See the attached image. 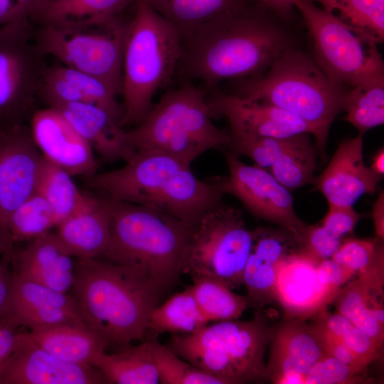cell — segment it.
<instances>
[{
  "instance_id": "cell-2",
  "label": "cell",
  "mask_w": 384,
  "mask_h": 384,
  "mask_svg": "<svg viewBox=\"0 0 384 384\" xmlns=\"http://www.w3.org/2000/svg\"><path fill=\"white\" fill-rule=\"evenodd\" d=\"M71 290L86 325L119 348L143 340L162 294L139 270L98 258L78 259Z\"/></svg>"
},
{
  "instance_id": "cell-37",
  "label": "cell",
  "mask_w": 384,
  "mask_h": 384,
  "mask_svg": "<svg viewBox=\"0 0 384 384\" xmlns=\"http://www.w3.org/2000/svg\"><path fill=\"white\" fill-rule=\"evenodd\" d=\"M281 260L251 251L242 275L249 306L261 308L274 301L277 265Z\"/></svg>"
},
{
  "instance_id": "cell-39",
  "label": "cell",
  "mask_w": 384,
  "mask_h": 384,
  "mask_svg": "<svg viewBox=\"0 0 384 384\" xmlns=\"http://www.w3.org/2000/svg\"><path fill=\"white\" fill-rule=\"evenodd\" d=\"M52 68L80 91L86 102L103 108L120 124L123 110L117 100V95L103 80L63 65Z\"/></svg>"
},
{
  "instance_id": "cell-4",
  "label": "cell",
  "mask_w": 384,
  "mask_h": 384,
  "mask_svg": "<svg viewBox=\"0 0 384 384\" xmlns=\"http://www.w3.org/2000/svg\"><path fill=\"white\" fill-rule=\"evenodd\" d=\"M108 200L110 238L101 257L139 270L163 293L181 274L194 225L152 208Z\"/></svg>"
},
{
  "instance_id": "cell-9",
  "label": "cell",
  "mask_w": 384,
  "mask_h": 384,
  "mask_svg": "<svg viewBox=\"0 0 384 384\" xmlns=\"http://www.w3.org/2000/svg\"><path fill=\"white\" fill-rule=\"evenodd\" d=\"M295 8L311 36L313 58L332 80L351 87L384 80L383 61L376 43L313 1L297 0Z\"/></svg>"
},
{
  "instance_id": "cell-1",
  "label": "cell",
  "mask_w": 384,
  "mask_h": 384,
  "mask_svg": "<svg viewBox=\"0 0 384 384\" xmlns=\"http://www.w3.org/2000/svg\"><path fill=\"white\" fill-rule=\"evenodd\" d=\"M280 18L252 1L204 23L182 37L178 68L184 78L203 82L206 91L224 80L259 77L293 47Z\"/></svg>"
},
{
  "instance_id": "cell-36",
  "label": "cell",
  "mask_w": 384,
  "mask_h": 384,
  "mask_svg": "<svg viewBox=\"0 0 384 384\" xmlns=\"http://www.w3.org/2000/svg\"><path fill=\"white\" fill-rule=\"evenodd\" d=\"M359 36L377 45L384 39V0H335L334 11Z\"/></svg>"
},
{
  "instance_id": "cell-40",
  "label": "cell",
  "mask_w": 384,
  "mask_h": 384,
  "mask_svg": "<svg viewBox=\"0 0 384 384\" xmlns=\"http://www.w3.org/2000/svg\"><path fill=\"white\" fill-rule=\"evenodd\" d=\"M315 317L368 366L380 357L373 339L342 315L324 310Z\"/></svg>"
},
{
  "instance_id": "cell-43",
  "label": "cell",
  "mask_w": 384,
  "mask_h": 384,
  "mask_svg": "<svg viewBox=\"0 0 384 384\" xmlns=\"http://www.w3.org/2000/svg\"><path fill=\"white\" fill-rule=\"evenodd\" d=\"M349 366L325 353L309 370L305 384H349L365 383L366 379Z\"/></svg>"
},
{
  "instance_id": "cell-44",
  "label": "cell",
  "mask_w": 384,
  "mask_h": 384,
  "mask_svg": "<svg viewBox=\"0 0 384 384\" xmlns=\"http://www.w3.org/2000/svg\"><path fill=\"white\" fill-rule=\"evenodd\" d=\"M38 95L48 107L54 108L68 103L86 102L80 91L52 66L46 67L42 74Z\"/></svg>"
},
{
  "instance_id": "cell-20",
  "label": "cell",
  "mask_w": 384,
  "mask_h": 384,
  "mask_svg": "<svg viewBox=\"0 0 384 384\" xmlns=\"http://www.w3.org/2000/svg\"><path fill=\"white\" fill-rule=\"evenodd\" d=\"M363 136L342 141L326 168L314 178L311 183L329 204L353 206L362 196L377 191L382 175L364 163Z\"/></svg>"
},
{
  "instance_id": "cell-16",
  "label": "cell",
  "mask_w": 384,
  "mask_h": 384,
  "mask_svg": "<svg viewBox=\"0 0 384 384\" xmlns=\"http://www.w3.org/2000/svg\"><path fill=\"white\" fill-rule=\"evenodd\" d=\"M208 99L214 117L221 116L228 120L232 138L314 134L312 129L302 119L273 105L249 101L215 89Z\"/></svg>"
},
{
  "instance_id": "cell-17",
  "label": "cell",
  "mask_w": 384,
  "mask_h": 384,
  "mask_svg": "<svg viewBox=\"0 0 384 384\" xmlns=\"http://www.w3.org/2000/svg\"><path fill=\"white\" fill-rule=\"evenodd\" d=\"M43 157L62 167L72 176L95 174L97 163L87 142L55 108L37 110L29 127Z\"/></svg>"
},
{
  "instance_id": "cell-12",
  "label": "cell",
  "mask_w": 384,
  "mask_h": 384,
  "mask_svg": "<svg viewBox=\"0 0 384 384\" xmlns=\"http://www.w3.org/2000/svg\"><path fill=\"white\" fill-rule=\"evenodd\" d=\"M31 25L0 29V129L23 124L46 68Z\"/></svg>"
},
{
  "instance_id": "cell-55",
  "label": "cell",
  "mask_w": 384,
  "mask_h": 384,
  "mask_svg": "<svg viewBox=\"0 0 384 384\" xmlns=\"http://www.w3.org/2000/svg\"><path fill=\"white\" fill-rule=\"evenodd\" d=\"M13 247L14 244L9 236L0 231V255L10 251Z\"/></svg>"
},
{
  "instance_id": "cell-18",
  "label": "cell",
  "mask_w": 384,
  "mask_h": 384,
  "mask_svg": "<svg viewBox=\"0 0 384 384\" xmlns=\"http://www.w3.org/2000/svg\"><path fill=\"white\" fill-rule=\"evenodd\" d=\"M317 265L297 250L279 262L274 301L283 309V319L306 320L332 303L336 294L319 279Z\"/></svg>"
},
{
  "instance_id": "cell-23",
  "label": "cell",
  "mask_w": 384,
  "mask_h": 384,
  "mask_svg": "<svg viewBox=\"0 0 384 384\" xmlns=\"http://www.w3.org/2000/svg\"><path fill=\"white\" fill-rule=\"evenodd\" d=\"M73 258L51 232L30 241L25 247L13 248L11 253L16 274L63 293H68L74 282Z\"/></svg>"
},
{
  "instance_id": "cell-6",
  "label": "cell",
  "mask_w": 384,
  "mask_h": 384,
  "mask_svg": "<svg viewBox=\"0 0 384 384\" xmlns=\"http://www.w3.org/2000/svg\"><path fill=\"white\" fill-rule=\"evenodd\" d=\"M134 4L123 53L122 127L138 124L149 112L156 92L178 69L182 50L181 36L173 24L145 0Z\"/></svg>"
},
{
  "instance_id": "cell-53",
  "label": "cell",
  "mask_w": 384,
  "mask_h": 384,
  "mask_svg": "<svg viewBox=\"0 0 384 384\" xmlns=\"http://www.w3.org/2000/svg\"><path fill=\"white\" fill-rule=\"evenodd\" d=\"M375 233L380 238H384V197L380 193L375 202L372 213Z\"/></svg>"
},
{
  "instance_id": "cell-15",
  "label": "cell",
  "mask_w": 384,
  "mask_h": 384,
  "mask_svg": "<svg viewBox=\"0 0 384 384\" xmlns=\"http://www.w3.org/2000/svg\"><path fill=\"white\" fill-rule=\"evenodd\" d=\"M108 383L93 366L63 361L21 332L14 352L0 365V384Z\"/></svg>"
},
{
  "instance_id": "cell-25",
  "label": "cell",
  "mask_w": 384,
  "mask_h": 384,
  "mask_svg": "<svg viewBox=\"0 0 384 384\" xmlns=\"http://www.w3.org/2000/svg\"><path fill=\"white\" fill-rule=\"evenodd\" d=\"M55 108L104 161H127L135 154L127 131L103 108L87 102L68 103Z\"/></svg>"
},
{
  "instance_id": "cell-54",
  "label": "cell",
  "mask_w": 384,
  "mask_h": 384,
  "mask_svg": "<svg viewBox=\"0 0 384 384\" xmlns=\"http://www.w3.org/2000/svg\"><path fill=\"white\" fill-rule=\"evenodd\" d=\"M375 173L383 175L384 173V151L382 148L374 156L370 167Z\"/></svg>"
},
{
  "instance_id": "cell-48",
  "label": "cell",
  "mask_w": 384,
  "mask_h": 384,
  "mask_svg": "<svg viewBox=\"0 0 384 384\" xmlns=\"http://www.w3.org/2000/svg\"><path fill=\"white\" fill-rule=\"evenodd\" d=\"M39 0H0V29L31 25L30 21Z\"/></svg>"
},
{
  "instance_id": "cell-32",
  "label": "cell",
  "mask_w": 384,
  "mask_h": 384,
  "mask_svg": "<svg viewBox=\"0 0 384 384\" xmlns=\"http://www.w3.org/2000/svg\"><path fill=\"white\" fill-rule=\"evenodd\" d=\"M36 191L50 206L56 226L75 209L84 193L77 187L69 172L43 156Z\"/></svg>"
},
{
  "instance_id": "cell-21",
  "label": "cell",
  "mask_w": 384,
  "mask_h": 384,
  "mask_svg": "<svg viewBox=\"0 0 384 384\" xmlns=\"http://www.w3.org/2000/svg\"><path fill=\"white\" fill-rule=\"evenodd\" d=\"M270 344L267 377L277 384L304 383L309 370L326 353L311 324L302 319H283Z\"/></svg>"
},
{
  "instance_id": "cell-51",
  "label": "cell",
  "mask_w": 384,
  "mask_h": 384,
  "mask_svg": "<svg viewBox=\"0 0 384 384\" xmlns=\"http://www.w3.org/2000/svg\"><path fill=\"white\" fill-rule=\"evenodd\" d=\"M12 250L1 255L0 258V320L5 315L14 278L11 261Z\"/></svg>"
},
{
  "instance_id": "cell-28",
  "label": "cell",
  "mask_w": 384,
  "mask_h": 384,
  "mask_svg": "<svg viewBox=\"0 0 384 384\" xmlns=\"http://www.w3.org/2000/svg\"><path fill=\"white\" fill-rule=\"evenodd\" d=\"M92 366L99 369L108 383L157 384L159 377L152 356L151 340L117 352L99 354Z\"/></svg>"
},
{
  "instance_id": "cell-14",
  "label": "cell",
  "mask_w": 384,
  "mask_h": 384,
  "mask_svg": "<svg viewBox=\"0 0 384 384\" xmlns=\"http://www.w3.org/2000/svg\"><path fill=\"white\" fill-rule=\"evenodd\" d=\"M41 159L28 127L0 129V231L7 235L11 213L36 191Z\"/></svg>"
},
{
  "instance_id": "cell-11",
  "label": "cell",
  "mask_w": 384,
  "mask_h": 384,
  "mask_svg": "<svg viewBox=\"0 0 384 384\" xmlns=\"http://www.w3.org/2000/svg\"><path fill=\"white\" fill-rule=\"evenodd\" d=\"M127 23L119 18L105 23L41 25L34 36L41 53L63 65L103 80L121 94Z\"/></svg>"
},
{
  "instance_id": "cell-52",
  "label": "cell",
  "mask_w": 384,
  "mask_h": 384,
  "mask_svg": "<svg viewBox=\"0 0 384 384\" xmlns=\"http://www.w3.org/2000/svg\"><path fill=\"white\" fill-rule=\"evenodd\" d=\"M269 9L284 21H289L294 16L295 4L297 0H252ZM319 2L323 9L333 11L334 0H309Z\"/></svg>"
},
{
  "instance_id": "cell-42",
  "label": "cell",
  "mask_w": 384,
  "mask_h": 384,
  "mask_svg": "<svg viewBox=\"0 0 384 384\" xmlns=\"http://www.w3.org/2000/svg\"><path fill=\"white\" fill-rule=\"evenodd\" d=\"M299 134L282 138L235 139L231 137L232 140L229 146L233 149V154L248 156L257 166L270 169L296 142Z\"/></svg>"
},
{
  "instance_id": "cell-3",
  "label": "cell",
  "mask_w": 384,
  "mask_h": 384,
  "mask_svg": "<svg viewBox=\"0 0 384 384\" xmlns=\"http://www.w3.org/2000/svg\"><path fill=\"white\" fill-rule=\"evenodd\" d=\"M190 165L164 153L136 152L124 166L91 176L89 185L105 198L152 208L195 225L224 193L215 178L199 179Z\"/></svg>"
},
{
  "instance_id": "cell-50",
  "label": "cell",
  "mask_w": 384,
  "mask_h": 384,
  "mask_svg": "<svg viewBox=\"0 0 384 384\" xmlns=\"http://www.w3.org/2000/svg\"><path fill=\"white\" fill-rule=\"evenodd\" d=\"M21 326L12 319L4 317L0 320V365L15 350L22 331Z\"/></svg>"
},
{
  "instance_id": "cell-38",
  "label": "cell",
  "mask_w": 384,
  "mask_h": 384,
  "mask_svg": "<svg viewBox=\"0 0 384 384\" xmlns=\"http://www.w3.org/2000/svg\"><path fill=\"white\" fill-rule=\"evenodd\" d=\"M151 352L162 384H223L174 353L167 346L151 340Z\"/></svg>"
},
{
  "instance_id": "cell-13",
  "label": "cell",
  "mask_w": 384,
  "mask_h": 384,
  "mask_svg": "<svg viewBox=\"0 0 384 384\" xmlns=\"http://www.w3.org/2000/svg\"><path fill=\"white\" fill-rule=\"evenodd\" d=\"M224 152L229 176L217 177L223 193L235 196L255 217L282 228L297 246L308 225L296 214L291 191L270 171L257 165H247L233 153Z\"/></svg>"
},
{
  "instance_id": "cell-22",
  "label": "cell",
  "mask_w": 384,
  "mask_h": 384,
  "mask_svg": "<svg viewBox=\"0 0 384 384\" xmlns=\"http://www.w3.org/2000/svg\"><path fill=\"white\" fill-rule=\"evenodd\" d=\"M110 217L107 198L84 192L80 203L56 226L55 233L73 257L98 258L108 244Z\"/></svg>"
},
{
  "instance_id": "cell-41",
  "label": "cell",
  "mask_w": 384,
  "mask_h": 384,
  "mask_svg": "<svg viewBox=\"0 0 384 384\" xmlns=\"http://www.w3.org/2000/svg\"><path fill=\"white\" fill-rule=\"evenodd\" d=\"M383 240L351 238L341 242L331 256L336 263L356 274L384 262Z\"/></svg>"
},
{
  "instance_id": "cell-8",
  "label": "cell",
  "mask_w": 384,
  "mask_h": 384,
  "mask_svg": "<svg viewBox=\"0 0 384 384\" xmlns=\"http://www.w3.org/2000/svg\"><path fill=\"white\" fill-rule=\"evenodd\" d=\"M206 90L191 83L167 91L127 131L135 152L166 154L191 164L208 150L229 146L230 133L216 127Z\"/></svg>"
},
{
  "instance_id": "cell-35",
  "label": "cell",
  "mask_w": 384,
  "mask_h": 384,
  "mask_svg": "<svg viewBox=\"0 0 384 384\" xmlns=\"http://www.w3.org/2000/svg\"><path fill=\"white\" fill-rule=\"evenodd\" d=\"M53 227H56V223L50 206L35 191L11 213L8 234L13 244L30 242L50 233Z\"/></svg>"
},
{
  "instance_id": "cell-10",
  "label": "cell",
  "mask_w": 384,
  "mask_h": 384,
  "mask_svg": "<svg viewBox=\"0 0 384 384\" xmlns=\"http://www.w3.org/2000/svg\"><path fill=\"white\" fill-rule=\"evenodd\" d=\"M254 237V231L247 228L241 211L221 201L193 226L181 273L214 277L232 289L238 287L242 284Z\"/></svg>"
},
{
  "instance_id": "cell-27",
  "label": "cell",
  "mask_w": 384,
  "mask_h": 384,
  "mask_svg": "<svg viewBox=\"0 0 384 384\" xmlns=\"http://www.w3.org/2000/svg\"><path fill=\"white\" fill-rule=\"evenodd\" d=\"M134 0H39L31 20L41 25L105 23L119 15Z\"/></svg>"
},
{
  "instance_id": "cell-24",
  "label": "cell",
  "mask_w": 384,
  "mask_h": 384,
  "mask_svg": "<svg viewBox=\"0 0 384 384\" xmlns=\"http://www.w3.org/2000/svg\"><path fill=\"white\" fill-rule=\"evenodd\" d=\"M342 287L333 303L336 312L371 337L381 351L384 343V265L357 274Z\"/></svg>"
},
{
  "instance_id": "cell-29",
  "label": "cell",
  "mask_w": 384,
  "mask_h": 384,
  "mask_svg": "<svg viewBox=\"0 0 384 384\" xmlns=\"http://www.w3.org/2000/svg\"><path fill=\"white\" fill-rule=\"evenodd\" d=\"M173 24L181 38L197 27L236 11L252 0H145Z\"/></svg>"
},
{
  "instance_id": "cell-46",
  "label": "cell",
  "mask_w": 384,
  "mask_h": 384,
  "mask_svg": "<svg viewBox=\"0 0 384 384\" xmlns=\"http://www.w3.org/2000/svg\"><path fill=\"white\" fill-rule=\"evenodd\" d=\"M316 334L324 351L349 366L359 373L364 372L368 365L360 359L338 337L331 332L316 317L315 321L311 324Z\"/></svg>"
},
{
  "instance_id": "cell-30",
  "label": "cell",
  "mask_w": 384,
  "mask_h": 384,
  "mask_svg": "<svg viewBox=\"0 0 384 384\" xmlns=\"http://www.w3.org/2000/svg\"><path fill=\"white\" fill-rule=\"evenodd\" d=\"M208 323L189 287L154 309L147 330L156 335L166 332L186 334L199 330Z\"/></svg>"
},
{
  "instance_id": "cell-47",
  "label": "cell",
  "mask_w": 384,
  "mask_h": 384,
  "mask_svg": "<svg viewBox=\"0 0 384 384\" xmlns=\"http://www.w3.org/2000/svg\"><path fill=\"white\" fill-rule=\"evenodd\" d=\"M329 208L324 218L321 225L337 238L353 231L361 215L353 206H343L329 204Z\"/></svg>"
},
{
  "instance_id": "cell-34",
  "label": "cell",
  "mask_w": 384,
  "mask_h": 384,
  "mask_svg": "<svg viewBox=\"0 0 384 384\" xmlns=\"http://www.w3.org/2000/svg\"><path fill=\"white\" fill-rule=\"evenodd\" d=\"M316 161V151L309 134H300L296 142L270 168V172L292 191L312 183Z\"/></svg>"
},
{
  "instance_id": "cell-19",
  "label": "cell",
  "mask_w": 384,
  "mask_h": 384,
  "mask_svg": "<svg viewBox=\"0 0 384 384\" xmlns=\"http://www.w3.org/2000/svg\"><path fill=\"white\" fill-rule=\"evenodd\" d=\"M6 316L30 330L64 324H86L73 295L22 278L14 272L4 317Z\"/></svg>"
},
{
  "instance_id": "cell-31",
  "label": "cell",
  "mask_w": 384,
  "mask_h": 384,
  "mask_svg": "<svg viewBox=\"0 0 384 384\" xmlns=\"http://www.w3.org/2000/svg\"><path fill=\"white\" fill-rule=\"evenodd\" d=\"M191 278L190 287L209 322L238 319L249 307L246 296L235 294L223 281L206 276Z\"/></svg>"
},
{
  "instance_id": "cell-26",
  "label": "cell",
  "mask_w": 384,
  "mask_h": 384,
  "mask_svg": "<svg viewBox=\"0 0 384 384\" xmlns=\"http://www.w3.org/2000/svg\"><path fill=\"white\" fill-rule=\"evenodd\" d=\"M28 334L56 358L81 366H92L93 360L109 346L86 324H59L30 330Z\"/></svg>"
},
{
  "instance_id": "cell-7",
  "label": "cell",
  "mask_w": 384,
  "mask_h": 384,
  "mask_svg": "<svg viewBox=\"0 0 384 384\" xmlns=\"http://www.w3.org/2000/svg\"><path fill=\"white\" fill-rule=\"evenodd\" d=\"M277 326L261 312L252 320H228L186 334H174L167 346L223 384L268 380L265 355Z\"/></svg>"
},
{
  "instance_id": "cell-5",
  "label": "cell",
  "mask_w": 384,
  "mask_h": 384,
  "mask_svg": "<svg viewBox=\"0 0 384 384\" xmlns=\"http://www.w3.org/2000/svg\"><path fill=\"white\" fill-rule=\"evenodd\" d=\"M345 87L332 80L311 55L291 47L262 75L244 80L235 95L268 104L302 119L324 153L329 129L343 111Z\"/></svg>"
},
{
  "instance_id": "cell-33",
  "label": "cell",
  "mask_w": 384,
  "mask_h": 384,
  "mask_svg": "<svg viewBox=\"0 0 384 384\" xmlns=\"http://www.w3.org/2000/svg\"><path fill=\"white\" fill-rule=\"evenodd\" d=\"M346 119L363 135L384 123V80L346 90L343 100Z\"/></svg>"
},
{
  "instance_id": "cell-45",
  "label": "cell",
  "mask_w": 384,
  "mask_h": 384,
  "mask_svg": "<svg viewBox=\"0 0 384 384\" xmlns=\"http://www.w3.org/2000/svg\"><path fill=\"white\" fill-rule=\"evenodd\" d=\"M342 240L329 233L321 225H307L297 252L319 265L331 258Z\"/></svg>"
},
{
  "instance_id": "cell-49",
  "label": "cell",
  "mask_w": 384,
  "mask_h": 384,
  "mask_svg": "<svg viewBox=\"0 0 384 384\" xmlns=\"http://www.w3.org/2000/svg\"><path fill=\"white\" fill-rule=\"evenodd\" d=\"M316 271L321 284L336 294L356 275V273L336 263L331 258L321 261L317 265Z\"/></svg>"
}]
</instances>
